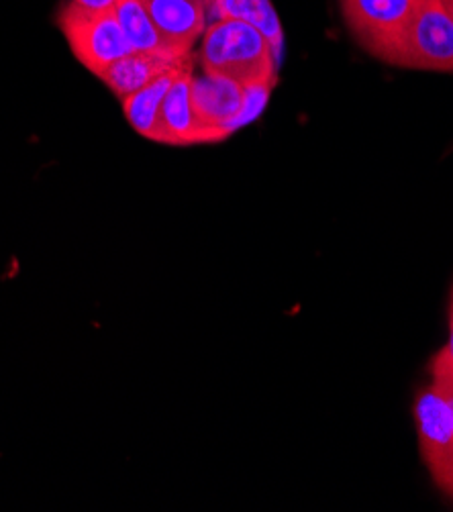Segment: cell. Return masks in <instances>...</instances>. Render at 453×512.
<instances>
[{
  "instance_id": "obj_17",
  "label": "cell",
  "mask_w": 453,
  "mask_h": 512,
  "mask_svg": "<svg viewBox=\"0 0 453 512\" xmlns=\"http://www.w3.org/2000/svg\"><path fill=\"white\" fill-rule=\"evenodd\" d=\"M449 496H451V498H453V492H451V494H449Z\"/></svg>"
},
{
  "instance_id": "obj_4",
  "label": "cell",
  "mask_w": 453,
  "mask_h": 512,
  "mask_svg": "<svg viewBox=\"0 0 453 512\" xmlns=\"http://www.w3.org/2000/svg\"><path fill=\"white\" fill-rule=\"evenodd\" d=\"M190 92L198 119L231 137L262 115L272 88H243L229 78L200 72L192 76Z\"/></svg>"
},
{
  "instance_id": "obj_7",
  "label": "cell",
  "mask_w": 453,
  "mask_h": 512,
  "mask_svg": "<svg viewBox=\"0 0 453 512\" xmlns=\"http://www.w3.org/2000/svg\"><path fill=\"white\" fill-rule=\"evenodd\" d=\"M192 76L194 66L184 68L176 80L172 82L166 100L162 105L160 113V139L162 145L172 147H192V145H209V143H221L227 137L207 127L203 121L198 119L194 105H192Z\"/></svg>"
},
{
  "instance_id": "obj_1",
  "label": "cell",
  "mask_w": 453,
  "mask_h": 512,
  "mask_svg": "<svg viewBox=\"0 0 453 512\" xmlns=\"http://www.w3.org/2000/svg\"><path fill=\"white\" fill-rule=\"evenodd\" d=\"M198 64L207 74L229 78L243 88H272L280 60L270 41L243 21L217 19L200 39Z\"/></svg>"
},
{
  "instance_id": "obj_13",
  "label": "cell",
  "mask_w": 453,
  "mask_h": 512,
  "mask_svg": "<svg viewBox=\"0 0 453 512\" xmlns=\"http://www.w3.org/2000/svg\"><path fill=\"white\" fill-rule=\"evenodd\" d=\"M429 376L431 384L453 396V294L449 304V337L447 343L433 355L429 364Z\"/></svg>"
},
{
  "instance_id": "obj_3",
  "label": "cell",
  "mask_w": 453,
  "mask_h": 512,
  "mask_svg": "<svg viewBox=\"0 0 453 512\" xmlns=\"http://www.w3.org/2000/svg\"><path fill=\"white\" fill-rule=\"evenodd\" d=\"M58 25L74 58L96 78L133 51L113 11H88L68 3L58 15Z\"/></svg>"
},
{
  "instance_id": "obj_16",
  "label": "cell",
  "mask_w": 453,
  "mask_h": 512,
  "mask_svg": "<svg viewBox=\"0 0 453 512\" xmlns=\"http://www.w3.org/2000/svg\"><path fill=\"white\" fill-rule=\"evenodd\" d=\"M198 3H203V5L207 7V11H209V3H211V0H198Z\"/></svg>"
},
{
  "instance_id": "obj_2",
  "label": "cell",
  "mask_w": 453,
  "mask_h": 512,
  "mask_svg": "<svg viewBox=\"0 0 453 512\" xmlns=\"http://www.w3.org/2000/svg\"><path fill=\"white\" fill-rule=\"evenodd\" d=\"M386 64L407 70L453 74V19L443 0H419Z\"/></svg>"
},
{
  "instance_id": "obj_14",
  "label": "cell",
  "mask_w": 453,
  "mask_h": 512,
  "mask_svg": "<svg viewBox=\"0 0 453 512\" xmlns=\"http://www.w3.org/2000/svg\"><path fill=\"white\" fill-rule=\"evenodd\" d=\"M70 3L88 11H113L119 0H70Z\"/></svg>"
},
{
  "instance_id": "obj_8",
  "label": "cell",
  "mask_w": 453,
  "mask_h": 512,
  "mask_svg": "<svg viewBox=\"0 0 453 512\" xmlns=\"http://www.w3.org/2000/svg\"><path fill=\"white\" fill-rule=\"evenodd\" d=\"M166 45L178 56H194L196 43L203 39L209 11L198 0H143Z\"/></svg>"
},
{
  "instance_id": "obj_5",
  "label": "cell",
  "mask_w": 453,
  "mask_h": 512,
  "mask_svg": "<svg viewBox=\"0 0 453 512\" xmlns=\"http://www.w3.org/2000/svg\"><path fill=\"white\" fill-rule=\"evenodd\" d=\"M415 425L423 462L443 494L453 490V396L435 384L415 400Z\"/></svg>"
},
{
  "instance_id": "obj_15",
  "label": "cell",
  "mask_w": 453,
  "mask_h": 512,
  "mask_svg": "<svg viewBox=\"0 0 453 512\" xmlns=\"http://www.w3.org/2000/svg\"><path fill=\"white\" fill-rule=\"evenodd\" d=\"M443 5H445L447 13H449V15H451V19H453V0H443Z\"/></svg>"
},
{
  "instance_id": "obj_10",
  "label": "cell",
  "mask_w": 453,
  "mask_h": 512,
  "mask_svg": "<svg viewBox=\"0 0 453 512\" xmlns=\"http://www.w3.org/2000/svg\"><path fill=\"white\" fill-rule=\"evenodd\" d=\"M188 66H194V62L162 74L160 78H156L145 88H141V90H137L131 96L121 100L125 119L135 129V133H139L141 137H145L149 141L158 143V139H160V113H162V105L166 100V94H168L172 82L176 80V76Z\"/></svg>"
},
{
  "instance_id": "obj_11",
  "label": "cell",
  "mask_w": 453,
  "mask_h": 512,
  "mask_svg": "<svg viewBox=\"0 0 453 512\" xmlns=\"http://www.w3.org/2000/svg\"><path fill=\"white\" fill-rule=\"evenodd\" d=\"M209 15L217 19L243 21L256 27L272 45L278 60L284 49V29L272 0H211Z\"/></svg>"
},
{
  "instance_id": "obj_12",
  "label": "cell",
  "mask_w": 453,
  "mask_h": 512,
  "mask_svg": "<svg viewBox=\"0 0 453 512\" xmlns=\"http://www.w3.org/2000/svg\"><path fill=\"white\" fill-rule=\"evenodd\" d=\"M113 13H115L127 41L131 43L133 51L162 54V56H170V58H192V56H178L166 45L156 23L151 21L143 0H119Z\"/></svg>"
},
{
  "instance_id": "obj_9",
  "label": "cell",
  "mask_w": 453,
  "mask_h": 512,
  "mask_svg": "<svg viewBox=\"0 0 453 512\" xmlns=\"http://www.w3.org/2000/svg\"><path fill=\"white\" fill-rule=\"evenodd\" d=\"M196 58H170L162 54H145V51H131V54L123 56L121 60L113 62L100 80L107 84V88L119 98H127L133 92L145 88L147 84L160 78L162 74L192 64Z\"/></svg>"
},
{
  "instance_id": "obj_6",
  "label": "cell",
  "mask_w": 453,
  "mask_h": 512,
  "mask_svg": "<svg viewBox=\"0 0 453 512\" xmlns=\"http://www.w3.org/2000/svg\"><path fill=\"white\" fill-rule=\"evenodd\" d=\"M419 0H339L343 19L358 43L386 64Z\"/></svg>"
}]
</instances>
